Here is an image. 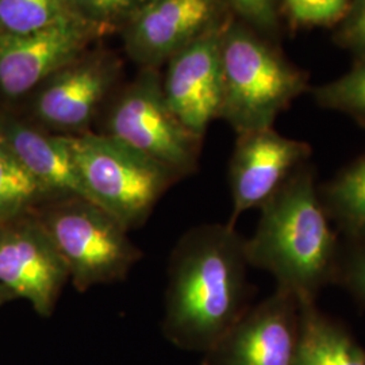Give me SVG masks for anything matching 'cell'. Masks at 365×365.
<instances>
[{"mask_svg":"<svg viewBox=\"0 0 365 365\" xmlns=\"http://www.w3.org/2000/svg\"><path fill=\"white\" fill-rule=\"evenodd\" d=\"M245 238L229 223L191 227L172 249L163 333L176 348L210 352L250 307Z\"/></svg>","mask_w":365,"mask_h":365,"instance_id":"1","label":"cell"},{"mask_svg":"<svg viewBox=\"0 0 365 365\" xmlns=\"http://www.w3.org/2000/svg\"><path fill=\"white\" fill-rule=\"evenodd\" d=\"M342 247L319 196L309 161L260 207L245 252L250 267L272 274L298 302L317 300L336 283Z\"/></svg>","mask_w":365,"mask_h":365,"instance_id":"2","label":"cell"},{"mask_svg":"<svg viewBox=\"0 0 365 365\" xmlns=\"http://www.w3.org/2000/svg\"><path fill=\"white\" fill-rule=\"evenodd\" d=\"M222 107L220 119L237 134L274 128L295 99L310 91V75L292 64L276 45L241 21L221 33Z\"/></svg>","mask_w":365,"mask_h":365,"instance_id":"3","label":"cell"},{"mask_svg":"<svg viewBox=\"0 0 365 365\" xmlns=\"http://www.w3.org/2000/svg\"><path fill=\"white\" fill-rule=\"evenodd\" d=\"M36 215L78 292L125 280L143 257L129 232L86 197H54L42 205Z\"/></svg>","mask_w":365,"mask_h":365,"instance_id":"4","label":"cell"},{"mask_svg":"<svg viewBox=\"0 0 365 365\" xmlns=\"http://www.w3.org/2000/svg\"><path fill=\"white\" fill-rule=\"evenodd\" d=\"M88 197L128 232L143 226L179 182L170 170L102 133L68 135Z\"/></svg>","mask_w":365,"mask_h":365,"instance_id":"5","label":"cell"},{"mask_svg":"<svg viewBox=\"0 0 365 365\" xmlns=\"http://www.w3.org/2000/svg\"><path fill=\"white\" fill-rule=\"evenodd\" d=\"M145 75L111 101L99 133L152 158L180 182L197 170L203 138L172 113L160 80Z\"/></svg>","mask_w":365,"mask_h":365,"instance_id":"6","label":"cell"},{"mask_svg":"<svg viewBox=\"0 0 365 365\" xmlns=\"http://www.w3.org/2000/svg\"><path fill=\"white\" fill-rule=\"evenodd\" d=\"M68 282L66 264L36 212L0 223V286L51 317Z\"/></svg>","mask_w":365,"mask_h":365,"instance_id":"7","label":"cell"},{"mask_svg":"<svg viewBox=\"0 0 365 365\" xmlns=\"http://www.w3.org/2000/svg\"><path fill=\"white\" fill-rule=\"evenodd\" d=\"M232 19L225 0H148L123 27V39L133 60L157 66Z\"/></svg>","mask_w":365,"mask_h":365,"instance_id":"8","label":"cell"},{"mask_svg":"<svg viewBox=\"0 0 365 365\" xmlns=\"http://www.w3.org/2000/svg\"><path fill=\"white\" fill-rule=\"evenodd\" d=\"M312 155L307 143L282 135L274 128L237 134L229 165L232 215L227 223L235 226L241 214L260 210Z\"/></svg>","mask_w":365,"mask_h":365,"instance_id":"9","label":"cell"},{"mask_svg":"<svg viewBox=\"0 0 365 365\" xmlns=\"http://www.w3.org/2000/svg\"><path fill=\"white\" fill-rule=\"evenodd\" d=\"M298 329L299 302L276 288L205 354V365H295Z\"/></svg>","mask_w":365,"mask_h":365,"instance_id":"10","label":"cell"},{"mask_svg":"<svg viewBox=\"0 0 365 365\" xmlns=\"http://www.w3.org/2000/svg\"><path fill=\"white\" fill-rule=\"evenodd\" d=\"M118 76L114 58L81 54L41 84L33 105L34 117L42 129L61 135L91 131Z\"/></svg>","mask_w":365,"mask_h":365,"instance_id":"11","label":"cell"},{"mask_svg":"<svg viewBox=\"0 0 365 365\" xmlns=\"http://www.w3.org/2000/svg\"><path fill=\"white\" fill-rule=\"evenodd\" d=\"M96 37L76 16L29 34H0V90L9 98L34 90L86 53Z\"/></svg>","mask_w":365,"mask_h":365,"instance_id":"12","label":"cell"},{"mask_svg":"<svg viewBox=\"0 0 365 365\" xmlns=\"http://www.w3.org/2000/svg\"><path fill=\"white\" fill-rule=\"evenodd\" d=\"M222 30L196 39L170 57L161 83L172 113L188 130L202 138L210 123L221 115Z\"/></svg>","mask_w":365,"mask_h":365,"instance_id":"13","label":"cell"},{"mask_svg":"<svg viewBox=\"0 0 365 365\" xmlns=\"http://www.w3.org/2000/svg\"><path fill=\"white\" fill-rule=\"evenodd\" d=\"M0 140L53 197L80 196L91 200L80 178L68 135L15 119H3Z\"/></svg>","mask_w":365,"mask_h":365,"instance_id":"14","label":"cell"},{"mask_svg":"<svg viewBox=\"0 0 365 365\" xmlns=\"http://www.w3.org/2000/svg\"><path fill=\"white\" fill-rule=\"evenodd\" d=\"M295 365H365V349L345 327L322 313L315 300H303Z\"/></svg>","mask_w":365,"mask_h":365,"instance_id":"15","label":"cell"},{"mask_svg":"<svg viewBox=\"0 0 365 365\" xmlns=\"http://www.w3.org/2000/svg\"><path fill=\"white\" fill-rule=\"evenodd\" d=\"M330 221L349 242L365 244V155L319 187Z\"/></svg>","mask_w":365,"mask_h":365,"instance_id":"16","label":"cell"},{"mask_svg":"<svg viewBox=\"0 0 365 365\" xmlns=\"http://www.w3.org/2000/svg\"><path fill=\"white\" fill-rule=\"evenodd\" d=\"M54 199L0 140V223L33 214Z\"/></svg>","mask_w":365,"mask_h":365,"instance_id":"17","label":"cell"},{"mask_svg":"<svg viewBox=\"0 0 365 365\" xmlns=\"http://www.w3.org/2000/svg\"><path fill=\"white\" fill-rule=\"evenodd\" d=\"M69 16L68 0H0V34H29Z\"/></svg>","mask_w":365,"mask_h":365,"instance_id":"18","label":"cell"},{"mask_svg":"<svg viewBox=\"0 0 365 365\" xmlns=\"http://www.w3.org/2000/svg\"><path fill=\"white\" fill-rule=\"evenodd\" d=\"M310 92L321 108L345 114L365 128V58L356 60L341 78L312 87Z\"/></svg>","mask_w":365,"mask_h":365,"instance_id":"19","label":"cell"},{"mask_svg":"<svg viewBox=\"0 0 365 365\" xmlns=\"http://www.w3.org/2000/svg\"><path fill=\"white\" fill-rule=\"evenodd\" d=\"M351 0H280L283 24L289 31L315 27L336 29L349 10Z\"/></svg>","mask_w":365,"mask_h":365,"instance_id":"20","label":"cell"},{"mask_svg":"<svg viewBox=\"0 0 365 365\" xmlns=\"http://www.w3.org/2000/svg\"><path fill=\"white\" fill-rule=\"evenodd\" d=\"M148 0H68L73 16L91 26L98 36L126 26Z\"/></svg>","mask_w":365,"mask_h":365,"instance_id":"21","label":"cell"},{"mask_svg":"<svg viewBox=\"0 0 365 365\" xmlns=\"http://www.w3.org/2000/svg\"><path fill=\"white\" fill-rule=\"evenodd\" d=\"M233 15L268 38H279L283 30L280 0H225Z\"/></svg>","mask_w":365,"mask_h":365,"instance_id":"22","label":"cell"},{"mask_svg":"<svg viewBox=\"0 0 365 365\" xmlns=\"http://www.w3.org/2000/svg\"><path fill=\"white\" fill-rule=\"evenodd\" d=\"M333 41L356 60L365 58V0H351L349 10L334 29Z\"/></svg>","mask_w":365,"mask_h":365,"instance_id":"23","label":"cell"},{"mask_svg":"<svg viewBox=\"0 0 365 365\" xmlns=\"http://www.w3.org/2000/svg\"><path fill=\"white\" fill-rule=\"evenodd\" d=\"M336 283L365 304V244L349 242L342 248Z\"/></svg>","mask_w":365,"mask_h":365,"instance_id":"24","label":"cell"},{"mask_svg":"<svg viewBox=\"0 0 365 365\" xmlns=\"http://www.w3.org/2000/svg\"><path fill=\"white\" fill-rule=\"evenodd\" d=\"M14 295L7 289V288L3 287V286H0V304L3 303V302H6L7 299H10V298H13Z\"/></svg>","mask_w":365,"mask_h":365,"instance_id":"25","label":"cell"}]
</instances>
